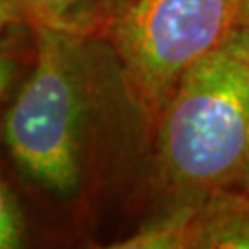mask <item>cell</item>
Wrapping results in <instances>:
<instances>
[{"mask_svg": "<svg viewBox=\"0 0 249 249\" xmlns=\"http://www.w3.org/2000/svg\"><path fill=\"white\" fill-rule=\"evenodd\" d=\"M41 24L85 34L90 20H98L96 0H28Z\"/></svg>", "mask_w": 249, "mask_h": 249, "instance_id": "obj_6", "label": "cell"}, {"mask_svg": "<svg viewBox=\"0 0 249 249\" xmlns=\"http://www.w3.org/2000/svg\"><path fill=\"white\" fill-rule=\"evenodd\" d=\"M150 183L162 205L249 188V28L197 59L153 125Z\"/></svg>", "mask_w": 249, "mask_h": 249, "instance_id": "obj_1", "label": "cell"}, {"mask_svg": "<svg viewBox=\"0 0 249 249\" xmlns=\"http://www.w3.org/2000/svg\"><path fill=\"white\" fill-rule=\"evenodd\" d=\"M192 249H249V188L218 190L197 201Z\"/></svg>", "mask_w": 249, "mask_h": 249, "instance_id": "obj_4", "label": "cell"}, {"mask_svg": "<svg viewBox=\"0 0 249 249\" xmlns=\"http://www.w3.org/2000/svg\"><path fill=\"white\" fill-rule=\"evenodd\" d=\"M24 222L15 196L0 179V249H15L22 246Z\"/></svg>", "mask_w": 249, "mask_h": 249, "instance_id": "obj_7", "label": "cell"}, {"mask_svg": "<svg viewBox=\"0 0 249 249\" xmlns=\"http://www.w3.org/2000/svg\"><path fill=\"white\" fill-rule=\"evenodd\" d=\"M197 201L160 205L129 236L113 244L116 249H192Z\"/></svg>", "mask_w": 249, "mask_h": 249, "instance_id": "obj_5", "label": "cell"}, {"mask_svg": "<svg viewBox=\"0 0 249 249\" xmlns=\"http://www.w3.org/2000/svg\"><path fill=\"white\" fill-rule=\"evenodd\" d=\"M244 24V0H133L107 24L125 96L151 127L179 78Z\"/></svg>", "mask_w": 249, "mask_h": 249, "instance_id": "obj_3", "label": "cell"}, {"mask_svg": "<svg viewBox=\"0 0 249 249\" xmlns=\"http://www.w3.org/2000/svg\"><path fill=\"white\" fill-rule=\"evenodd\" d=\"M246 26H248V28H249V17H248V20H246Z\"/></svg>", "mask_w": 249, "mask_h": 249, "instance_id": "obj_12", "label": "cell"}, {"mask_svg": "<svg viewBox=\"0 0 249 249\" xmlns=\"http://www.w3.org/2000/svg\"><path fill=\"white\" fill-rule=\"evenodd\" d=\"M32 30L36 63L4 116L2 135L28 178L69 196L81 181L90 94L83 34L50 24Z\"/></svg>", "mask_w": 249, "mask_h": 249, "instance_id": "obj_2", "label": "cell"}, {"mask_svg": "<svg viewBox=\"0 0 249 249\" xmlns=\"http://www.w3.org/2000/svg\"><path fill=\"white\" fill-rule=\"evenodd\" d=\"M249 17V0H244V22Z\"/></svg>", "mask_w": 249, "mask_h": 249, "instance_id": "obj_11", "label": "cell"}, {"mask_svg": "<svg viewBox=\"0 0 249 249\" xmlns=\"http://www.w3.org/2000/svg\"><path fill=\"white\" fill-rule=\"evenodd\" d=\"M18 71H20V63L17 57L13 53L0 52V100L9 90L13 80L18 76Z\"/></svg>", "mask_w": 249, "mask_h": 249, "instance_id": "obj_9", "label": "cell"}, {"mask_svg": "<svg viewBox=\"0 0 249 249\" xmlns=\"http://www.w3.org/2000/svg\"><path fill=\"white\" fill-rule=\"evenodd\" d=\"M41 24L39 15L28 0H0V34L17 26Z\"/></svg>", "mask_w": 249, "mask_h": 249, "instance_id": "obj_8", "label": "cell"}, {"mask_svg": "<svg viewBox=\"0 0 249 249\" xmlns=\"http://www.w3.org/2000/svg\"><path fill=\"white\" fill-rule=\"evenodd\" d=\"M133 0H96V13H98V20H104L106 26L115 20L122 11H124Z\"/></svg>", "mask_w": 249, "mask_h": 249, "instance_id": "obj_10", "label": "cell"}]
</instances>
